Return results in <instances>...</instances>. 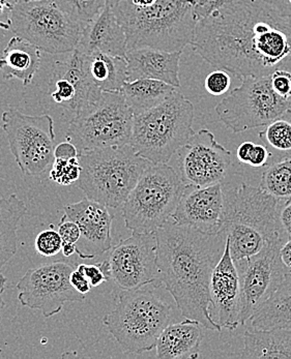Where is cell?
<instances>
[{
	"label": "cell",
	"mask_w": 291,
	"mask_h": 359,
	"mask_svg": "<svg viewBox=\"0 0 291 359\" xmlns=\"http://www.w3.org/2000/svg\"><path fill=\"white\" fill-rule=\"evenodd\" d=\"M279 227L282 235L286 239H291V199L280 203Z\"/></svg>",
	"instance_id": "60d3db41"
},
{
	"label": "cell",
	"mask_w": 291,
	"mask_h": 359,
	"mask_svg": "<svg viewBox=\"0 0 291 359\" xmlns=\"http://www.w3.org/2000/svg\"><path fill=\"white\" fill-rule=\"evenodd\" d=\"M78 158L81 175L76 187L88 199L111 208L123 205L145 170L153 165L131 144L81 152Z\"/></svg>",
	"instance_id": "5b68a950"
},
{
	"label": "cell",
	"mask_w": 291,
	"mask_h": 359,
	"mask_svg": "<svg viewBox=\"0 0 291 359\" xmlns=\"http://www.w3.org/2000/svg\"><path fill=\"white\" fill-rule=\"evenodd\" d=\"M229 0H196L194 4V13L197 20L208 18L212 13L225 6Z\"/></svg>",
	"instance_id": "f35d334b"
},
{
	"label": "cell",
	"mask_w": 291,
	"mask_h": 359,
	"mask_svg": "<svg viewBox=\"0 0 291 359\" xmlns=\"http://www.w3.org/2000/svg\"><path fill=\"white\" fill-rule=\"evenodd\" d=\"M242 84L216 106L219 119L234 133L266 127L291 109V100L273 91L271 75L243 78Z\"/></svg>",
	"instance_id": "8fae6325"
},
{
	"label": "cell",
	"mask_w": 291,
	"mask_h": 359,
	"mask_svg": "<svg viewBox=\"0 0 291 359\" xmlns=\"http://www.w3.org/2000/svg\"><path fill=\"white\" fill-rule=\"evenodd\" d=\"M271 83L273 91L279 97L291 100V73L286 69H277L271 74Z\"/></svg>",
	"instance_id": "8d00e7d4"
},
{
	"label": "cell",
	"mask_w": 291,
	"mask_h": 359,
	"mask_svg": "<svg viewBox=\"0 0 291 359\" xmlns=\"http://www.w3.org/2000/svg\"><path fill=\"white\" fill-rule=\"evenodd\" d=\"M259 187L280 201L291 199V156L266 167L260 178Z\"/></svg>",
	"instance_id": "4dcf8cb0"
},
{
	"label": "cell",
	"mask_w": 291,
	"mask_h": 359,
	"mask_svg": "<svg viewBox=\"0 0 291 359\" xmlns=\"http://www.w3.org/2000/svg\"><path fill=\"white\" fill-rule=\"evenodd\" d=\"M254 144L255 143L251 142V141H245L238 147V150H236V158H238V162L242 163V164H249L250 156H251Z\"/></svg>",
	"instance_id": "f6af8a7d"
},
{
	"label": "cell",
	"mask_w": 291,
	"mask_h": 359,
	"mask_svg": "<svg viewBox=\"0 0 291 359\" xmlns=\"http://www.w3.org/2000/svg\"><path fill=\"white\" fill-rule=\"evenodd\" d=\"M271 160V154L264 144H254L250 156L249 166L254 169L264 168L268 167L269 161Z\"/></svg>",
	"instance_id": "ab89813d"
},
{
	"label": "cell",
	"mask_w": 291,
	"mask_h": 359,
	"mask_svg": "<svg viewBox=\"0 0 291 359\" xmlns=\"http://www.w3.org/2000/svg\"><path fill=\"white\" fill-rule=\"evenodd\" d=\"M81 175V165L79 158L60 160L55 158L50 171V180L60 186H71L76 184Z\"/></svg>",
	"instance_id": "d6a6232c"
},
{
	"label": "cell",
	"mask_w": 291,
	"mask_h": 359,
	"mask_svg": "<svg viewBox=\"0 0 291 359\" xmlns=\"http://www.w3.org/2000/svg\"><path fill=\"white\" fill-rule=\"evenodd\" d=\"M231 86V78L227 71L222 69H216L208 74L204 81V87L210 95L219 97L225 95Z\"/></svg>",
	"instance_id": "e575fe53"
},
{
	"label": "cell",
	"mask_w": 291,
	"mask_h": 359,
	"mask_svg": "<svg viewBox=\"0 0 291 359\" xmlns=\"http://www.w3.org/2000/svg\"><path fill=\"white\" fill-rule=\"evenodd\" d=\"M243 358H291L290 328L247 330Z\"/></svg>",
	"instance_id": "484cf974"
},
{
	"label": "cell",
	"mask_w": 291,
	"mask_h": 359,
	"mask_svg": "<svg viewBox=\"0 0 291 359\" xmlns=\"http://www.w3.org/2000/svg\"><path fill=\"white\" fill-rule=\"evenodd\" d=\"M172 308L153 291L123 290L104 325L123 351L140 354L156 348L163 330L172 322Z\"/></svg>",
	"instance_id": "52a82bcc"
},
{
	"label": "cell",
	"mask_w": 291,
	"mask_h": 359,
	"mask_svg": "<svg viewBox=\"0 0 291 359\" xmlns=\"http://www.w3.org/2000/svg\"><path fill=\"white\" fill-rule=\"evenodd\" d=\"M26 212L25 202L16 194L0 199V269L17 253V230Z\"/></svg>",
	"instance_id": "83f0119b"
},
{
	"label": "cell",
	"mask_w": 291,
	"mask_h": 359,
	"mask_svg": "<svg viewBox=\"0 0 291 359\" xmlns=\"http://www.w3.org/2000/svg\"><path fill=\"white\" fill-rule=\"evenodd\" d=\"M62 243H64L60 233L55 231L53 228H50L39 233L34 241V249L41 256L49 258L62 252Z\"/></svg>",
	"instance_id": "836d02e7"
},
{
	"label": "cell",
	"mask_w": 291,
	"mask_h": 359,
	"mask_svg": "<svg viewBox=\"0 0 291 359\" xmlns=\"http://www.w3.org/2000/svg\"><path fill=\"white\" fill-rule=\"evenodd\" d=\"M155 234L158 282L172 295L182 316L221 332L222 327L210 310V285L224 252V233L199 231L170 219Z\"/></svg>",
	"instance_id": "7a4b0ae2"
},
{
	"label": "cell",
	"mask_w": 291,
	"mask_h": 359,
	"mask_svg": "<svg viewBox=\"0 0 291 359\" xmlns=\"http://www.w3.org/2000/svg\"><path fill=\"white\" fill-rule=\"evenodd\" d=\"M280 260L285 275H291V239H287L280 248Z\"/></svg>",
	"instance_id": "ee69618b"
},
{
	"label": "cell",
	"mask_w": 291,
	"mask_h": 359,
	"mask_svg": "<svg viewBox=\"0 0 291 359\" xmlns=\"http://www.w3.org/2000/svg\"><path fill=\"white\" fill-rule=\"evenodd\" d=\"M62 252L65 257H71L77 252V245L76 243H62Z\"/></svg>",
	"instance_id": "681fc988"
},
{
	"label": "cell",
	"mask_w": 291,
	"mask_h": 359,
	"mask_svg": "<svg viewBox=\"0 0 291 359\" xmlns=\"http://www.w3.org/2000/svg\"><path fill=\"white\" fill-rule=\"evenodd\" d=\"M76 49L84 54L101 53L126 57L127 36L109 4L91 23L84 27Z\"/></svg>",
	"instance_id": "7402d4cb"
},
{
	"label": "cell",
	"mask_w": 291,
	"mask_h": 359,
	"mask_svg": "<svg viewBox=\"0 0 291 359\" xmlns=\"http://www.w3.org/2000/svg\"><path fill=\"white\" fill-rule=\"evenodd\" d=\"M54 4L81 27L91 23L107 6V0H53Z\"/></svg>",
	"instance_id": "1f68e13d"
},
{
	"label": "cell",
	"mask_w": 291,
	"mask_h": 359,
	"mask_svg": "<svg viewBox=\"0 0 291 359\" xmlns=\"http://www.w3.org/2000/svg\"><path fill=\"white\" fill-rule=\"evenodd\" d=\"M6 1L8 2L12 8H14V6H16L20 0H6Z\"/></svg>",
	"instance_id": "816d5d0a"
},
{
	"label": "cell",
	"mask_w": 291,
	"mask_h": 359,
	"mask_svg": "<svg viewBox=\"0 0 291 359\" xmlns=\"http://www.w3.org/2000/svg\"><path fill=\"white\" fill-rule=\"evenodd\" d=\"M269 6H273L277 12L291 20V0H264Z\"/></svg>",
	"instance_id": "7dc6e473"
},
{
	"label": "cell",
	"mask_w": 291,
	"mask_h": 359,
	"mask_svg": "<svg viewBox=\"0 0 291 359\" xmlns=\"http://www.w3.org/2000/svg\"><path fill=\"white\" fill-rule=\"evenodd\" d=\"M58 233L64 243H77L81 238L79 226L67 217L66 213L58 224Z\"/></svg>",
	"instance_id": "74e56055"
},
{
	"label": "cell",
	"mask_w": 291,
	"mask_h": 359,
	"mask_svg": "<svg viewBox=\"0 0 291 359\" xmlns=\"http://www.w3.org/2000/svg\"><path fill=\"white\" fill-rule=\"evenodd\" d=\"M252 330H291V275H285L273 294L250 319Z\"/></svg>",
	"instance_id": "4316f807"
},
{
	"label": "cell",
	"mask_w": 291,
	"mask_h": 359,
	"mask_svg": "<svg viewBox=\"0 0 291 359\" xmlns=\"http://www.w3.org/2000/svg\"><path fill=\"white\" fill-rule=\"evenodd\" d=\"M132 4L136 6H140V8H147V6H153L158 0H130Z\"/></svg>",
	"instance_id": "f907efd6"
},
{
	"label": "cell",
	"mask_w": 291,
	"mask_h": 359,
	"mask_svg": "<svg viewBox=\"0 0 291 359\" xmlns=\"http://www.w3.org/2000/svg\"><path fill=\"white\" fill-rule=\"evenodd\" d=\"M193 49L241 79L271 75L291 62V20L264 0H229L198 21Z\"/></svg>",
	"instance_id": "6da1fadb"
},
{
	"label": "cell",
	"mask_w": 291,
	"mask_h": 359,
	"mask_svg": "<svg viewBox=\"0 0 291 359\" xmlns=\"http://www.w3.org/2000/svg\"><path fill=\"white\" fill-rule=\"evenodd\" d=\"M20 1H32V0H20ZM53 1V0H52Z\"/></svg>",
	"instance_id": "db71d44e"
},
{
	"label": "cell",
	"mask_w": 291,
	"mask_h": 359,
	"mask_svg": "<svg viewBox=\"0 0 291 359\" xmlns=\"http://www.w3.org/2000/svg\"><path fill=\"white\" fill-rule=\"evenodd\" d=\"M134 112L121 91H103L69 121L67 140L81 154L130 144Z\"/></svg>",
	"instance_id": "ba28073f"
},
{
	"label": "cell",
	"mask_w": 291,
	"mask_h": 359,
	"mask_svg": "<svg viewBox=\"0 0 291 359\" xmlns=\"http://www.w3.org/2000/svg\"><path fill=\"white\" fill-rule=\"evenodd\" d=\"M262 144L277 161L291 156V109L266 126L258 134Z\"/></svg>",
	"instance_id": "f546056e"
},
{
	"label": "cell",
	"mask_w": 291,
	"mask_h": 359,
	"mask_svg": "<svg viewBox=\"0 0 291 359\" xmlns=\"http://www.w3.org/2000/svg\"><path fill=\"white\" fill-rule=\"evenodd\" d=\"M194 106L180 90L160 105L134 114L131 142L153 164H167L194 135Z\"/></svg>",
	"instance_id": "8992f818"
},
{
	"label": "cell",
	"mask_w": 291,
	"mask_h": 359,
	"mask_svg": "<svg viewBox=\"0 0 291 359\" xmlns=\"http://www.w3.org/2000/svg\"><path fill=\"white\" fill-rule=\"evenodd\" d=\"M223 194L225 206L221 232L226 235L234 261L254 256L269 241L284 237L279 227L281 201L277 198L260 187L247 184L223 188Z\"/></svg>",
	"instance_id": "277c9868"
},
{
	"label": "cell",
	"mask_w": 291,
	"mask_h": 359,
	"mask_svg": "<svg viewBox=\"0 0 291 359\" xmlns=\"http://www.w3.org/2000/svg\"><path fill=\"white\" fill-rule=\"evenodd\" d=\"M195 0H158L140 8L130 0L113 6L127 36L128 50L149 47L164 51H182L194 40L198 23Z\"/></svg>",
	"instance_id": "3957f363"
},
{
	"label": "cell",
	"mask_w": 291,
	"mask_h": 359,
	"mask_svg": "<svg viewBox=\"0 0 291 359\" xmlns=\"http://www.w3.org/2000/svg\"><path fill=\"white\" fill-rule=\"evenodd\" d=\"M287 239L269 241L259 253L236 261L241 278L240 326H244L266 304L285 278L279 251Z\"/></svg>",
	"instance_id": "5bb4252c"
},
{
	"label": "cell",
	"mask_w": 291,
	"mask_h": 359,
	"mask_svg": "<svg viewBox=\"0 0 291 359\" xmlns=\"http://www.w3.org/2000/svg\"><path fill=\"white\" fill-rule=\"evenodd\" d=\"M75 266L58 261L28 269L17 283L18 300L26 308L39 310L45 318L62 312L67 302H83L86 295L72 286L69 276Z\"/></svg>",
	"instance_id": "4fadbf2b"
},
{
	"label": "cell",
	"mask_w": 291,
	"mask_h": 359,
	"mask_svg": "<svg viewBox=\"0 0 291 359\" xmlns=\"http://www.w3.org/2000/svg\"><path fill=\"white\" fill-rule=\"evenodd\" d=\"M119 1H121V0H107V4H109V6L113 8V6H116Z\"/></svg>",
	"instance_id": "f5cc1de1"
},
{
	"label": "cell",
	"mask_w": 291,
	"mask_h": 359,
	"mask_svg": "<svg viewBox=\"0 0 291 359\" xmlns=\"http://www.w3.org/2000/svg\"><path fill=\"white\" fill-rule=\"evenodd\" d=\"M65 213L81 230L80 241L83 249L76 253L80 258H95L111 250L113 217L107 206L86 197L65 206Z\"/></svg>",
	"instance_id": "ffe728a7"
},
{
	"label": "cell",
	"mask_w": 291,
	"mask_h": 359,
	"mask_svg": "<svg viewBox=\"0 0 291 359\" xmlns=\"http://www.w3.org/2000/svg\"><path fill=\"white\" fill-rule=\"evenodd\" d=\"M212 308L221 327L234 330L240 326L241 278L226 238L224 252L212 271L210 285Z\"/></svg>",
	"instance_id": "d6986e66"
},
{
	"label": "cell",
	"mask_w": 291,
	"mask_h": 359,
	"mask_svg": "<svg viewBox=\"0 0 291 359\" xmlns=\"http://www.w3.org/2000/svg\"><path fill=\"white\" fill-rule=\"evenodd\" d=\"M182 51L169 52L142 47L128 50V81L155 79L180 87V62Z\"/></svg>",
	"instance_id": "44dd1931"
},
{
	"label": "cell",
	"mask_w": 291,
	"mask_h": 359,
	"mask_svg": "<svg viewBox=\"0 0 291 359\" xmlns=\"http://www.w3.org/2000/svg\"><path fill=\"white\" fill-rule=\"evenodd\" d=\"M11 32L48 54L71 53L83 27L71 20L52 0L19 1L11 11Z\"/></svg>",
	"instance_id": "30bf717a"
},
{
	"label": "cell",
	"mask_w": 291,
	"mask_h": 359,
	"mask_svg": "<svg viewBox=\"0 0 291 359\" xmlns=\"http://www.w3.org/2000/svg\"><path fill=\"white\" fill-rule=\"evenodd\" d=\"M69 280H71L72 286H73L78 292L81 293V294H88L91 290V288H93L88 278H86L81 271H78L77 269H74L73 273H72L71 276H69Z\"/></svg>",
	"instance_id": "b9f144b4"
},
{
	"label": "cell",
	"mask_w": 291,
	"mask_h": 359,
	"mask_svg": "<svg viewBox=\"0 0 291 359\" xmlns=\"http://www.w3.org/2000/svg\"><path fill=\"white\" fill-rule=\"evenodd\" d=\"M6 280H6V276L2 275L1 271H0V312L4 308V293L6 290ZM0 320H1V318H0Z\"/></svg>",
	"instance_id": "c3c4849f"
},
{
	"label": "cell",
	"mask_w": 291,
	"mask_h": 359,
	"mask_svg": "<svg viewBox=\"0 0 291 359\" xmlns=\"http://www.w3.org/2000/svg\"><path fill=\"white\" fill-rule=\"evenodd\" d=\"M84 64L90 83L100 91H121L128 81L126 57L95 52L84 54Z\"/></svg>",
	"instance_id": "d4e9b609"
},
{
	"label": "cell",
	"mask_w": 291,
	"mask_h": 359,
	"mask_svg": "<svg viewBox=\"0 0 291 359\" xmlns=\"http://www.w3.org/2000/svg\"><path fill=\"white\" fill-rule=\"evenodd\" d=\"M41 50L20 36H13L2 51L0 72L6 80L18 79L28 86L41 65Z\"/></svg>",
	"instance_id": "cb8c5ba5"
},
{
	"label": "cell",
	"mask_w": 291,
	"mask_h": 359,
	"mask_svg": "<svg viewBox=\"0 0 291 359\" xmlns=\"http://www.w3.org/2000/svg\"><path fill=\"white\" fill-rule=\"evenodd\" d=\"M78 154L79 152H78L77 147L69 141L56 145L55 150H54V156L60 160H72V158H78Z\"/></svg>",
	"instance_id": "7bdbcfd3"
},
{
	"label": "cell",
	"mask_w": 291,
	"mask_h": 359,
	"mask_svg": "<svg viewBox=\"0 0 291 359\" xmlns=\"http://www.w3.org/2000/svg\"><path fill=\"white\" fill-rule=\"evenodd\" d=\"M224 194L220 184H186L171 219L199 231L220 233L224 217Z\"/></svg>",
	"instance_id": "ac0fdd59"
},
{
	"label": "cell",
	"mask_w": 291,
	"mask_h": 359,
	"mask_svg": "<svg viewBox=\"0 0 291 359\" xmlns=\"http://www.w3.org/2000/svg\"><path fill=\"white\" fill-rule=\"evenodd\" d=\"M2 128L24 175H40L52 166L55 160V130L50 115L32 116L8 109L2 113Z\"/></svg>",
	"instance_id": "7c38bea8"
},
{
	"label": "cell",
	"mask_w": 291,
	"mask_h": 359,
	"mask_svg": "<svg viewBox=\"0 0 291 359\" xmlns=\"http://www.w3.org/2000/svg\"><path fill=\"white\" fill-rule=\"evenodd\" d=\"M202 325L187 319L169 324L158 339L157 358L163 359L197 358L202 341Z\"/></svg>",
	"instance_id": "603a6c76"
},
{
	"label": "cell",
	"mask_w": 291,
	"mask_h": 359,
	"mask_svg": "<svg viewBox=\"0 0 291 359\" xmlns=\"http://www.w3.org/2000/svg\"><path fill=\"white\" fill-rule=\"evenodd\" d=\"M77 269L88 278L91 287L100 286L103 283L111 280L108 260L95 264H80Z\"/></svg>",
	"instance_id": "d590c367"
},
{
	"label": "cell",
	"mask_w": 291,
	"mask_h": 359,
	"mask_svg": "<svg viewBox=\"0 0 291 359\" xmlns=\"http://www.w3.org/2000/svg\"><path fill=\"white\" fill-rule=\"evenodd\" d=\"M177 174L184 184L205 187L220 184L231 166L232 154L202 128L177 151Z\"/></svg>",
	"instance_id": "9a60e30c"
},
{
	"label": "cell",
	"mask_w": 291,
	"mask_h": 359,
	"mask_svg": "<svg viewBox=\"0 0 291 359\" xmlns=\"http://www.w3.org/2000/svg\"><path fill=\"white\" fill-rule=\"evenodd\" d=\"M12 8L6 0H0V28L2 29L10 30V16Z\"/></svg>",
	"instance_id": "bcb514c9"
},
{
	"label": "cell",
	"mask_w": 291,
	"mask_h": 359,
	"mask_svg": "<svg viewBox=\"0 0 291 359\" xmlns=\"http://www.w3.org/2000/svg\"><path fill=\"white\" fill-rule=\"evenodd\" d=\"M52 101L62 107L73 118L82 109L95 101L101 93L90 83L84 64V54L75 49L65 60H56L50 77Z\"/></svg>",
	"instance_id": "e0dca14e"
},
{
	"label": "cell",
	"mask_w": 291,
	"mask_h": 359,
	"mask_svg": "<svg viewBox=\"0 0 291 359\" xmlns=\"http://www.w3.org/2000/svg\"><path fill=\"white\" fill-rule=\"evenodd\" d=\"M108 263L112 280L123 290L160 283L155 233L133 232L113 248Z\"/></svg>",
	"instance_id": "2e32d148"
},
{
	"label": "cell",
	"mask_w": 291,
	"mask_h": 359,
	"mask_svg": "<svg viewBox=\"0 0 291 359\" xmlns=\"http://www.w3.org/2000/svg\"><path fill=\"white\" fill-rule=\"evenodd\" d=\"M179 88L158 80L137 79L126 82L121 91L128 105L136 114L160 105Z\"/></svg>",
	"instance_id": "f1b7e54d"
},
{
	"label": "cell",
	"mask_w": 291,
	"mask_h": 359,
	"mask_svg": "<svg viewBox=\"0 0 291 359\" xmlns=\"http://www.w3.org/2000/svg\"><path fill=\"white\" fill-rule=\"evenodd\" d=\"M184 187L172 167L151 165L123 203L126 227L137 233L158 231L177 210Z\"/></svg>",
	"instance_id": "9c48e42d"
}]
</instances>
